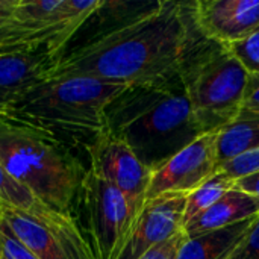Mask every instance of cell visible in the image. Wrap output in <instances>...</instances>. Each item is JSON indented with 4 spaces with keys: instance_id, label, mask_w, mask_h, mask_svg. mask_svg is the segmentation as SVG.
<instances>
[{
    "instance_id": "obj_1",
    "label": "cell",
    "mask_w": 259,
    "mask_h": 259,
    "mask_svg": "<svg viewBox=\"0 0 259 259\" xmlns=\"http://www.w3.org/2000/svg\"><path fill=\"white\" fill-rule=\"evenodd\" d=\"M205 38L191 2L162 0L100 33L53 68L50 77L91 76L131 87L170 83Z\"/></svg>"
},
{
    "instance_id": "obj_2",
    "label": "cell",
    "mask_w": 259,
    "mask_h": 259,
    "mask_svg": "<svg viewBox=\"0 0 259 259\" xmlns=\"http://www.w3.org/2000/svg\"><path fill=\"white\" fill-rule=\"evenodd\" d=\"M108 129L153 173L203 132L181 77L162 85L131 87L106 111Z\"/></svg>"
},
{
    "instance_id": "obj_3",
    "label": "cell",
    "mask_w": 259,
    "mask_h": 259,
    "mask_svg": "<svg viewBox=\"0 0 259 259\" xmlns=\"http://www.w3.org/2000/svg\"><path fill=\"white\" fill-rule=\"evenodd\" d=\"M0 164L47 208L73 217L87 170L55 134L0 115Z\"/></svg>"
},
{
    "instance_id": "obj_4",
    "label": "cell",
    "mask_w": 259,
    "mask_h": 259,
    "mask_svg": "<svg viewBox=\"0 0 259 259\" xmlns=\"http://www.w3.org/2000/svg\"><path fill=\"white\" fill-rule=\"evenodd\" d=\"M131 85L91 76L50 77L33 88L8 117L46 129L58 137H88L108 127V108Z\"/></svg>"
},
{
    "instance_id": "obj_5",
    "label": "cell",
    "mask_w": 259,
    "mask_h": 259,
    "mask_svg": "<svg viewBox=\"0 0 259 259\" xmlns=\"http://www.w3.org/2000/svg\"><path fill=\"white\" fill-rule=\"evenodd\" d=\"M249 73L225 46L203 39L185 62L181 80L203 134L232 123L243 109Z\"/></svg>"
},
{
    "instance_id": "obj_6",
    "label": "cell",
    "mask_w": 259,
    "mask_h": 259,
    "mask_svg": "<svg viewBox=\"0 0 259 259\" xmlns=\"http://www.w3.org/2000/svg\"><path fill=\"white\" fill-rule=\"evenodd\" d=\"M103 0H18L0 26V55L44 50L53 62L65 56L74 33L99 12Z\"/></svg>"
},
{
    "instance_id": "obj_7",
    "label": "cell",
    "mask_w": 259,
    "mask_h": 259,
    "mask_svg": "<svg viewBox=\"0 0 259 259\" xmlns=\"http://www.w3.org/2000/svg\"><path fill=\"white\" fill-rule=\"evenodd\" d=\"M83 234L96 259H120L135 217L126 197L93 170H87L74 202Z\"/></svg>"
},
{
    "instance_id": "obj_8",
    "label": "cell",
    "mask_w": 259,
    "mask_h": 259,
    "mask_svg": "<svg viewBox=\"0 0 259 259\" xmlns=\"http://www.w3.org/2000/svg\"><path fill=\"white\" fill-rule=\"evenodd\" d=\"M90 170L115 187L127 200L134 217H138L150 184L152 171L137 158L134 150L108 127L88 144Z\"/></svg>"
},
{
    "instance_id": "obj_9",
    "label": "cell",
    "mask_w": 259,
    "mask_h": 259,
    "mask_svg": "<svg viewBox=\"0 0 259 259\" xmlns=\"http://www.w3.org/2000/svg\"><path fill=\"white\" fill-rule=\"evenodd\" d=\"M0 220L38 259H96L76 219L52 223L20 209L0 206Z\"/></svg>"
},
{
    "instance_id": "obj_10",
    "label": "cell",
    "mask_w": 259,
    "mask_h": 259,
    "mask_svg": "<svg viewBox=\"0 0 259 259\" xmlns=\"http://www.w3.org/2000/svg\"><path fill=\"white\" fill-rule=\"evenodd\" d=\"M219 131L206 132L152 173L146 200L168 194L188 196L219 168Z\"/></svg>"
},
{
    "instance_id": "obj_11",
    "label": "cell",
    "mask_w": 259,
    "mask_h": 259,
    "mask_svg": "<svg viewBox=\"0 0 259 259\" xmlns=\"http://www.w3.org/2000/svg\"><path fill=\"white\" fill-rule=\"evenodd\" d=\"M199 33L211 42L231 46L259 29V0L191 2Z\"/></svg>"
},
{
    "instance_id": "obj_12",
    "label": "cell",
    "mask_w": 259,
    "mask_h": 259,
    "mask_svg": "<svg viewBox=\"0 0 259 259\" xmlns=\"http://www.w3.org/2000/svg\"><path fill=\"white\" fill-rule=\"evenodd\" d=\"M187 196L168 194L146 200L134 222L120 259H138L184 231Z\"/></svg>"
},
{
    "instance_id": "obj_13",
    "label": "cell",
    "mask_w": 259,
    "mask_h": 259,
    "mask_svg": "<svg viewBox=\"0 0 259 259\" xmlns=\"http://www.w3.org/2000/svg\"><path fill=\"white\" fill-rule=\"evenodd\" d=\"M55 65L44 50L0 55V115H9L33 88L50 79Z\"/></svg>"
},
{
    "instance_id": "obj_14",
    "label": "cell",
    "mask_w": 259,
    "mask_h": 259,
    "mask_svg": "<svg viewBox=\"0 0 259 259\" xmlns=\"http://www.w3.org/2000/svg\"><path fill=\"white\" fill-rule=\"evenodd\" d=\"M259 215V199L237 188V185L226 193L215 205H212L205 212L191 219L185 223L184 232L188 238L223 229L235 223L244 222Z\"/></svg>"
},
{
    "instance_id": "obj_15",
    "label": "cell",
    "mask_w": 259,
    "mask_h": 259,
    "mask_svg": "<svg viewBox=\"0 0 259 259\" xmlns=\"http://www.w3.org/2000/svg\"><path fill=\"white\" fill-rule=\"evenodd\" d=\"M258 217L187 238L178 259H231L246 240Z\"/></svg>"
},
{
    "instance_id": "obj_16",
    "label": "cell",
    "mask_w": 259,
    "mask_h": 259,
    "mask_svg": "<svg viewBox=\"0 0 259 259\" xmlns=\"http://www.w3.org/2000/svg\"><path fill=\"white\" fill-rule=\"evenodd\" d=\"M220 165L259 147V111L241 109L238 117L219 131Z\"/></svg>"
},
{
    "instance_id": "obj_17",
    "label": "cell",
    "mask_w": 259,
    "mask_h": 259,
    "mask_svg": "<svg viewBox=\"0 0 259 259\" xmlns=\"http://www.w3.org/2000/svg\"><path fill=\"white\" fill-rule=\"evenodd\" d=\"M0 206L20 209L30 215H35L41 220L52 222V223H61V222L74 219V217H68V215H61V214L52 211L50 208H47L24 185H21L18 181H15L2 167V164H0Z\"/></svg>"
},
{
    "instance_id": "obj_18",
    "label": "cell",
    "mask_w": 259,
    "mask_h": 259,
    "mask_svg": "<svg viewBox=\"0 0 259 259\" xmlns=\"http://www.w3.org/2000/svg\"><path fill=\"white\" fill-rule=\"evenodd\" d=\"M237 181L229 178L225 171L220 168L199 188H196L193 193L187 196L185 203V212H184V226L191 219L197 217L199 214L209 209L212 205H215L226 193H229L235 187Z\"/></svg>"
},
{
    "instance_id": "obj_19",
    "label": "cell",
    "mask_w": 259,
    "mask_h": 259,
    "mask_svg": "<svg viewBox=\"0 0 259 259\" xmlns=\"http://www.w3.org/2000/svg\"><path fill=\"white\" fill-rule=\"evenodd\" d=\"M225 47L231 50L249 74H259V29L247 38Z\"/></svg>"
},
{
    "instance_id": "obj_20",
    "label": "cell",
    "mask_w": 259,
    "mask_h": 259,
    "mask_svg": "<svg viewBox=\"0 0 259 259\" xmlns=\"http://www.w3.org/2000/svg\"><path fill=\"white\" fill-rule=\"evenodd\" d=\"M220 170L225 171L234 181H238L247 175L256 173L259 171V147L223 162L220 165Z\"/></svg>"
},
{
    "instance_id": "obj_21",
    "label": "cell",
    "mask_w": 259,
    "mask_h": 259,
    "mask_svg": "<svg viewBox=\"0 0 259 259\" xmlns=\"http://www.w3.org/2000/svg\"><path fill=\"white\" fill-rule=\"evenodd\" d=\"M0 259H38L3 225H0Z\"/></svg>"
},
{
    "instance_id": "obj_22",
    "label": "cell",
    "mask_w": 259,
    "mask_h": 259,
    "mask_svg": "<svg viewBox=\"0 0 259 259\" xmlns=\"http://www.w3.org/2000/svg\"><path fill=\"white\" fill-rule=\"evenodd\" d=\"M187 238H188L187 234L184 231H181L179 234H176L165 243L150 249L149 252H146L138 259H178L179 252H181L184 243L187 241Z\"/></svg>"
},
{
    "instance_id": "obj_23",
    "label": "cell",
    "mask_w": 259,
    "mask_h": 259,
    "mask_svg": "<svg viewBox=\"0 0 259 259\" xmlns=\"http://www.w3.org/2000/svg\"><path fill=\"white\" fill-rule=\"evenodd\" d=\"M231 259H259V217Z\"/></svg>"
},
{
    "instance_id": "obj_24",
    "label": "cell",
    "mask_w": 259,
    "mask_h": 259,
    "mask_svg": "<svg viewBox=\"0 0 259 259\" xmlns=\"http://www.w3.org/2000/svg\"><path fill=\"white\" fill-rule=\"evenodd\" d=\"M243 109L249 111H259V74H249Z\"/></svg>"
},
{
    "instance_id": "obj_25",
    "label": "cell",
    "mask_w": 259,
    "mask_h": 259,
    "mask_svg": "<svg viewBox=\"0 0 259 259\" xmlns=\"http://www.w3.org/2000/svg\"><path fill=\"white\" fill-rule=\"evenodd\" d=\"M235 185H237V188L243 190L244 193L259 199V171L238 179Z\"/></svg>"
},
{
    "instance_id": "obj_26",
    "label": "cell",
    "mask_w": 259,
    "mask_h": 259,
    "mask_svg": "<svg viewBox=\"0 0 259 259\" xmlns=\"http://www.w3.org/2000/svg\"><path fill=\"white\" fill-rule=\"evenodd\" d=\"M18 0H0V26L9 18Z\"/></svg>"
},
{
    "instance_id": "obj_27",
    "label": "cell",
    "mask_w": 259,
    "mask_h": 259,
    "mask_svg": "<svg viewBox=\"0 0 259 259\" xmlns=\"http://www.w3.org/2000/svg\"><path fill=\"white\" fill-rule=\"evenodd\" d=\"M0 225H2V220H0Z\"/></svg>"
}]
</instances>
